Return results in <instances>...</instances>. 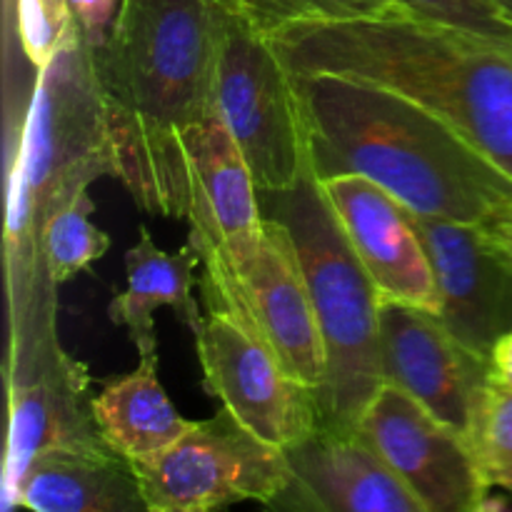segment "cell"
I'll list each match as a JSON object with an SVG mask.
<instances>
[{
    "label": "cell",
    "instance_id": "cell-1",
    "mask_svg": "<svg viewBox=\"0 0 512 512\" xmlns=\"http://www.w3.org/2000/svg\"><path fill=\"white\" fill-rule=\"evenodd\" d=\"M225 15L220 0H120L93 48L113 178L148 215L188 220L183 138L215 110Z\"/></svg>",
    "mask_w": 512,
    "mask_h": 512
},
{
    "label": "cell",
    "instance_id": "cell-2",
    "mask_svg": "<svg viewBox=\"0 0 512 512\" xmlns=\"http://www.w3.org/2000/svg\"><path fill=\"white\" fill-rule=\"evenodd\" d=\"M320 180L363 175L413 215L485 225L512 203V178L415 100L343 75H293Z\"/></svg>",
    "mask_w": 512,
    "mask_h": 512
},
{
    "label": "cell",
    "instance_id": "cell-3",
    "mask_svg": "<svg viewBox=\"0 0 512 512\" xmlns=\"http://www.w3.org/2000/svg\"><path fill=\"white\" fill-rule=\"evenodd\" d=\"M293 75H343L415 100L512 178V43L413 13L265 35Z\"/></svg>",
    "mask_w": 512,
    "mask_h": 512
},
{
    "label": "cell",
    "instance_id": "cell-4",
    "mask_svg": "<svg viewBox=\"0 0 512 512\" xmlns=\"http://www.w3.org/2000/svg\"><path fill=\"white\" fill-rule=\"evenodd\" d=\"M260 205L293 238L323 335L328 375L318 393L320 425L355 430L360 415L385 385L378 290L345 238L310 165L290 190L260 193Z\"/></svg>",
    "mask_w": 512,
    "mask_h": 512
},
{
    "label": "cell",
    "instance_id": "cell-5",
    "mask_svg": "<svg viewBox=\"0 0 512 512\" xmlns=\"http://www.w3.org/2000/svg\"><path fill=\"white\" fill-rule=\"evenodd\" d=\"M100 175H113L108 130L95 85L93 48L75 23L48 68L38 70L18 135L10 170V243L20 248L30 228L43 233L45 220Z\"/></svg>",
    "mask_w": 512,
    "mask_h": 512
},
{
    "label": "cell",
    "instance_id": "cell-6",
    "mask_svg": "<svg viewBox=\"0 0 512 512\" xmlns=\"http://www.w3.org/2000/svg\"><path fill=\"white\" fill-rule=\"evenodd\" d=\"M193 248L203 265L205 308L235 315L295 380L320 393L328 358L288 228L265 215L255 233Z\"/></svg>",
    "mask_w": 512,
    "mask_h": 512
},
{
    "label": "cell",
    "instance_id": "cell-7",
    "mask_svg": "<svg viewBox=\"0 0 512 512\" xmlns=\"http://www.w3.org/2000/svg\"><path fill=\"white\" fill-rule=\"evenodd\" d=\"M215 108L260 193H283L303 178L310 165L308 135L293 73L270 40L230 10L215 68Z\"/></svg>",
    "mask_w": 512,
    "mask_h": 512
},
{
    "label": "cell",
    "instance_id": "cell-8",
    "mask_svg": "<svg viewBox=\"0 0 512 512\" xmlns=\"http://www.w3.org/2000/svg\"><path fill=\"white\" fill-rule=\"evenodd\" d=\"M150 508L163 512H215L228 505H263L288 480L283 450L250 435L223 408L193 420L170 448L133 460Z\"/></svg>",
    "mask_w": 512,
    "mask_h": 512
},
{
    "label": "cell",
    "instance_id": "cell-9",
    "mask_svg": "<svg viewBox=\"0 0 512 512\" xmlns=\"http://www.w3.org/2000/svg\"><path fill=\"white\" fill-rule=\"evenodd\" d=\"M195 350L205 393L258 440L285 450L320 428L318 393L295 380L235 315L208 308Z\"/></svg>",
    "mask_w": 512,
    "mask_h": 512
},
{
    "label": "cell",
    "instance_id": "cell-10",
    "mask_svg": "<svg viewBox=\"0 0 512 512\" xmlns=\"http://www.w3.org/2000/svg\"><path fill=\"white\" fill-rule=\"evenodd\" d=\"M355 430L425 512H478L490 495L473 445L395 385L375 393Z\"/></svg>",
    "mask_w": 512,
    "mask_h": 512
},
{
    "label": "cell",
    "instance_id": "cell-11",
    "mask_svg": "<svg viewBox=\"0 0 512 512\" xmlns=\"http://www.w3.org/2000/svg\"><path fill=\"white\" fill-rule=\"evenodd\" d=\"M383 378L470 443L490 385L488 360L470 353L430 310L380 303Z\"/></svg>",
    "mask_w": 512,
    "mask_h": 512
},
{
    "label": "cell",
    "instance_id": "cell-12",
    "mask_svg": "<svg viewBox=\"0 0 512 512\" xmlns=\"http://www.w3.org/2000/svg\"><path fill=\"white\" fill-rule=\"evenodd\" d=\"M440 293V320L478 358L512 328V268L483 225L413 215Z\"/></svg>",
    "mask_w": 512,
    "mask_h": 512
},
{
    "label": "cell",
    "instance_id": "cell-13",
    "mask_svg": "<svg viewBox=\"0 0 512 512\" xmlns=\"http://www.w3.org/2000/svg\"><path fill=\"white\" fill-rule=\"evenodd\" d=\"M283 453L288 480L263 512H425L358 430L320 425Z\"/></svg>",
    "mask_w": 512,
    "mask_h": 512
},
{
    "label": "cell",
    "instance_id": "cell-14",
    "mask_svg": "<svg viewBox=\"0 0 512 512\" xmlns=\"http://www.w3.org/2000/svg\"><path fill=\"white\" fill-rule=\"evenodd\" d=\"M320 185L380 303H405L440 315L433 265L410 210L363 175H335Z\"/></svg>",
    "mask_w": 512,
    "mask_h": 512
},
{
    "label": "cell",
    "instance_id": "cell-15",
    "mask_svg": "<svg viewBox=\"0 0 512 512\" xmlns=\"http://www.w3.org/2000/svg\"><path fill=\"white\" fill-rule=\"evenodd\" d=\"M190 190V245H210L255 233L265 213L260 190L218 108L183 138Z\"/></svg>",
    "mask_w": 512,
    "mask_h": 512
},
{
    "label": "cell",
    "instance_id": "cell-16",
    "mask_svg": "<svg viewBox=\"0 0 512 512\" xmlns=\"http://www.w3.org/2000/svg\"><path fill=\"white\" fill-rule=\"evenodd\" d=\"M15 503L30 512H153L133 463L105 443L38 455Z\"/></svg>",
    "mask_w": 512,
    "mask_h": 512
},
{
    "label": "cell",
    "instance_id": "cell-17",
    "mask_svg": "<svg viewBox=\"0 0 512 512\" xmlns=\"http://www.w3.org/2000/svg\"><path fill=\"white\" fill-rule=\"evenodd\" d=\"M140 240L125 253V275L128 285L110 303L108 315L118 328H125L130 343L140 358L158 355L153 313L170 308L175 318L193 335L200 333L205 315H200L198 300L193 298L195 268L200 255L193 245L168 253L150 238V230L140 225Z\"/></svg>",
    "mask_w": 512,
    "mask_h": 512
},
{
    "label": "cell",
    "instance_id": "cell-18",
    "mask_svg": "<svg viewBox=\"0 0 512 512\" xmlns=\"http://www.w3.org/2000/svg\"><path fill=\"white\" fill-rule=\"evenodd\" d=\"M158 363L160 355L140 358L138 368L105 380L90 400L100 438L130 463L170 448L193 425L170 403L158 380Z\"/></svg>",
    "mask_w": 512,
    "mask_h": 512
},
{
    "label": "cell",
    "instance_id": "cell-19",
    "mask_svg": "<svg viewBox=\"0 0 512 512\" xmlns=\"http://www.w3.org/2000/svg\"><path fill=\"white\" fill-rule=\"evenodd\" d=\"M93 213L95 203L90 200L88 190H83L45 220L40 245H43L45 270L53 283L75 278L80 270L90 268L110 250L108 233L90 220Z\"/></svg>",
    "mask_w": 512,
    "mask_h": 512
},
{
    "label": "cell",
    "instance_id": "cell-20",
    "mask_svg": "<svg viewBox=\"0 0 512 512\" xmlns=\"http://www.w3.org/2000/svg\"><path fill=\"white\" fill-rule=\"evenodd\" d=\"M220 3L263 38L298 23L385 18L405 10L403 0H220Z\"/></svg>",
    "mask_w": 512,
    "mask_h": 512
},
{
    "label": "cell",
    "instance_id": "cell-21",
    "mask_svg": "<svg viewBox=\"0 0 512 512\" xmlns=\"http://www.w3.org/2000/svg\"><path fill=\"white\" fill-rule=\"evenodd\" d=\"M470 445L490 488L512 498V393L488 385Z\"/></svg>",
    "mask_w": 512,
    "mask_h": 512
},
{
    "label": "cell",
    "instance_id": "cell-22",
    "mask_svg": "<svg viewBox=\"0 0 512 512\" xmlns=\"http://www.w3.org/2000/svg\"><path fill=\"white\" fill-rule=\"evenodd\" d=\"M20 48L35 70L48 68L75 28L70 0H15Z\"/></svg>",
    "mask_w": 512,
    "mask_h": 512
},
{
    "label": "cell",
    "instance_id": "cell-23",
    "mask_svg": "<svg viewBox=\"0 0 512 512\" xmlns=\"http://www.w3.org/2000/svg\"><path fill=\"white\" fill-rule=\"evenodd\" d=\"M403 5L415 18L512 43V20L493 0H403Z\"/></svg>",
    "mask_w": 512,
    "mask_h": 512
},
{
    "label": "cell",
    "instance_id": "cell-24",
    "mask_svg": "<svg viewBox=\"0 0 512 512\" xmlns=\"http://www.w3.org/2000/svg\"><path fill=\"white\" fill-rule=\"evenodd\" d=\"M70 8L90 48H100L108 40L120 0H70Z\"/></svg>",
    "mask_w": 512,
    "mask_h": 512
},
{
    "label": "cell",
    "instance_id": "cell-25",
    "mask_svg": "<svg viewBox=\"0 0 512 512\" xmlns=\"http://www.w3.org/2000/svg\"><path fill=\"white\" fill-rule=\"evenodd\" d=\"M488 375L490 385L512 393V328L490 350Z\"/></svg>",
    "mask_w": 512,
    "mask_h": 512
},
{
    "label": "cell",
    "instance_id": "cell-26",
    "mask_svg": "<svg viewBox=\"0 0 512 512\" xmlns=\"http://www.w3.org/2000/svg\"><path fill=\"white\" fill-rule=\"evenodd\" d=\"M483 230L490 238V243L495 245V250L503 255L505 263L512 268V203L505 210H500L493 220H488Z\"/></svg>",
    "mask_w": 512,
    "mask_h": 512
},
{
    "label": "cell",
    "instance_id": "cell-27",
    "mask_svg": "<svg viewBox=\"0 0 512 512\" xmlns=\"http://www.w3.org/2000/svg\"><path fill=\"white\" fill-rule=\"evenodd\" d=\"M478 512H512V500L505 495H488Z\"/></svg>",
    "mask_w": 512,
    "mask_h": 512
},
{
    "label": "cell",
    "instance_id": "cell-28",
    "mask_svg": "<svg viewBox=\"0 0 512 512\" xmlns=\"http://www.w3.org/2000/svg\"><path fill=\"white\" fill-rule=\"evenodd\" d=\"M493 3H495V5H498V8H500V10H503V13H505V15H508V18L512 20V0H493Z\"/></svg>",
    "mask_w": 512,
    "mask_h": 512
},
{
    "label": "cell",
    "instance_id": "cell-29",
    "mask_svg": "<svg viewBox=\"0 0 512 512\" xmlns=\"http://www.w3.org/2000/svg\"><path fill=\"white\" fill-rule=\"evenodd\" d=\"M153 512H163V510H153Z\"/></svg>",
    "mask_w": 512,
    "mask_h": 512
}]
</instances>
